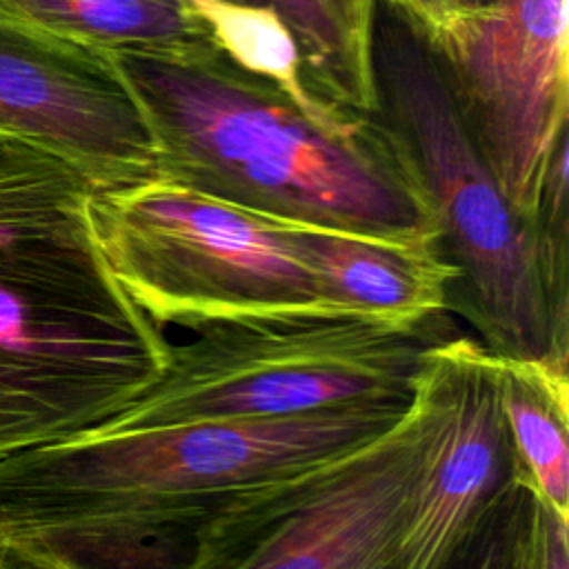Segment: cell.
<instances>
[{"mask_svg": "<svg viewBox=\"0 0 569 569\" xmlns=\"http://www.w3.org/2000/svg\"><path fill=\"white\" fill-rule=\"evenodd\" d=\"M411 400L289 420L89 429L0 460V536L60 569H187L238 493L393 427Z\"/></svg>", "mask_w": 569, "mask_h": 569, "instance_id": "obj_1", "label": "cell"}, {"mask_svg": "<svg viewBox=\"0 0 569 569\" xmlns=\"http://www.w3.org/2000/svg\"><path fill=\"white\" fill-rule=\"evenodd\" d=\"M93 184L0 138V460L100 427L169 360L167 331L111 276Z\"/></svg>", "mask_w": 569, "mask_h": 569, "instance_id": "obj_2", "label": "cell"}, {"mask_svg": "<svg viewBox=\"0 0 569 569\" xmlns=\"http://www.w3.org/2000/svg\"><path fill=\"white\" fill-rule=\"evenodd\" d=\"M118 62L153 133L156 176L282 222L438 236L411 153L387 122L329 127L222 53Z\"/></svg>", "mask_w": 569, "mask_h": 569, "instance_id": "obj_3", "label": "cell"}, {"mask_svg": "<svg viewBox=\"0 0 569 569\" xmlns=\"http://www.w3.org/2000/svg\"><path fill=\"white\" fill-rule=\"evenodd\" d=\"M371 60L380 113L411 153L456 269L449 311L469 320L489 353L567 371L569 309L551 296L538 227L505 198L440 56L389 0L376 4Z\"/></svg>", "mask_w": 569, "mask_h": 569, "instance_id": "obj_4", "label": "cell"}, {"mask_svg": "<svg viewBox=\"0 0 569 569\" xmlns=\"http://www.w3.org/2000/svg\"><path fill=\"white\" fill-rule=\"evenodd\" d=\"M96 244L158 327L356 318L336 309L284 222L151 176L89 196Z\"/></svg>", "mask_w": 569, "mask_h": 569, "instance_id": "obj_5", "label": "cell"}, {"mask_svg": "<svg viewBox=\"0 0 569 569\" xmlns=\"http://www.w3.org/2000/svg\"><path fill=\"white\" fill-rule=\"evenodd\" d=\"M447 313L416 327L365 318L222 322L171 342L156 382L96 429L269 422L365 400H411Z\"/></svg>", "mask_w": 569, "mask_h": 569, "instance_id": "obj_6", "label": "cell"}, {"mask_svg": "<svg viewBox=\"0 0 569 569\" xmlns=\"http://www.w3.org/2000/svg\"><path fill=\"white\" fill-rule=\"evenodd\" d=\"M431 407L420 385L385 433L231 498L187 569H400Z\"/></svg>", "mask_w": 569, "mask_h": 569, "instance_id": "obj_7", "label": "cell"}, {"mask_svg": "<svg viewBox=\"0 0 569 569\" xmlns=\"http://www.w3.org/2000/svg\"><path fill=\"white\" fill-rule=\"evenodd\" d=\"M567 0H493L427 38L505 198L533 224L567 138Z\"/></svg>", "mask_w": 569, "mask_h": 569, "instance_id": "obj_8", "label": "cell"}, {"mask_svg": "<svg viewBox=\"0 0 569 569\" xmlns=\"http://www.w3.org/2000/svg\"><path fill=\"white\" fill-rule=\"evenodd\" d=\"M0 138L60 158L96 191L158 173L149 120L118 58L2 16Z\"/></svg>", "mask_w": 569, "mask_h": 569, "instance_id": "obj_9", "label": "cell"}, {"mask_svg": "<svg viewBox=\"0 0 569 569\" xmlns=\"http://www.w3.org/2000/svg\"><path fill=\"white\" fill-rule=\"evenodd\" d=\"M420 385L431 429L400 538V569H442L525 476L498 400L496 356L451 333L429 347Z\"/></svg>", "mask_w": 569, "mask_h": 569, "instance_id": "obj_10", "label": "cell"}, {"mask_svg": "<svg viewBox=\"0 0 569 569\" xmlns=\"http://www.w3.org/2000/svg\"><path fill=\"white\" fill-rule=\"evenodd\" d=\"M284 224L325 298L342 313L416 327L449 311L456 269L442 251L440 236L378 238Z\"/></svg>", "mask_w": 569, "mask_h": 569, "instance_id": "obj_11", "label": "cell"}, {"mask_svg": "<svg viewBox=\"0 0 569 569\" xmlns=\"http://www.w3.org/2000/svg\"><path fill=\"white\" fill-rule=\"evenodd\" d=\"M0 16L116 58L193 60L220 53L180 0H0Z\"/></svg>", "mask_w": 569, "mask_h": 569, "instance_id": "obj_12", "label": "cell"}, {"mask_svg": "<svg viewBox=\"0 0 569 569\" xmlns=\"http://www.w3.org/2000/svg\"><path fill=\"white\" fill-rule=\"evenodd\" d=\"M505 427L533 493L569 516V376L545 362L496 356Z\"/></svg>", "mask_w": 569, "mask_h": 569, "instance_id": "obj_13", "label": "cell"}, {"mask_svg": "<svg viewBox=\"0 0 569 569\" xmlns=\"http://www.w3.org/2000/svg\"><path fill=\"white\" fill-rule=\"evenodd\" d=\"M180 2L207 27L216 49L224 58L276 87L307 116L329 127H349L367 118L342 111L316 96L307 80L300 47L273 9L244 0Z\"/></svg>", "mask_w": 569, "mask_h": 569, "instance_id": "obj_14", "label": "cell"}, {"mask_svg": "<svg viewBox=\"0 0 569 569\" xmlns=\"http://www.w3.org/2000/svg\"><path fill=\"white\" fill-rule=\"evenodd\" d=\"M273 9L291 29L307 80L325 102L367 118L380 116L373 62L347 36L331 0H244Z\"/></svg>", "mask_w": 569, "mask_h": 569, "instance_id": "obj_15", "label": "cell"}, {"mask_svg": "<svg viewBox=\"0 0 569 569\" xmlns=\"http://www.w3.org/2000/svg\"><path fill=\"white\" fill-rule=\"evenodd\" d=\"M536 493L520 476L442 569H522Z\"/></svg>", "mask_w": 569, "mask_h": 569, "instance_id": "obj_16", "label": "cell"}, {"mask_svg": "<svg viewBox=\"0 0 569 569\" xmlns=\"http://www.w3.org/2000/svg\"><path fill=\"white\" fill-rule=\"evenodd\" d=\"M527 569H569V516L536 496Z\"/></svg>", "mask_w": 569, "mask_h": 569, "instance_id": "obj_17", "label": "cell"}, {"mask_svg": "<svg viewBox=\"0 0 569 569\" xmlns=\"http://www.w3.org/2000/svg\"><path fill=\"white\" fill-rule=\"evenodd\" d=\"M331 4L356 49L371 60V27L378 0H331Z\"/></svg>", "mask_w": 569, "mask_h": 569, "instance_id": "obj_18", "label": "cell"}, {"mask_svg": "<svg viewBox=\"0 0 569 569\" xmlns=\"http://www.w3.org/2000/svg\"><path fill=\"white\" fill-rule=\"evenodd\" d=\"M393 2L402 13H407L420 31L433 40L456 16L458 7L453 0H389Z\"/></svg>", "mask_w": 569, "mask_h": 569, "instance_id": "obj_19", "label": "cell"}, {"mask_svg": "<svg viewBox=\"0 0 569 569\" xmlns=\"http://www.w3.org/2000/svg\"><path fill=\"white\" fill-rule=\"evenodd\" d=\"M0 569H60L29 547L0 536Z\"/></svg>", "mask_w": 569, "mask_h": 569, "instance_id": "obj_20", "label": "cell"}, {"mask_svg": "<svg viewBox=\"0 0 569 569\" xmlns=\"http://www.w3.org/2000/svg\"><path fill=\"white\" fill-rule=\"evenodd\" d=\"M453 2H456L458 9H476V7H485L493 0H453Z\"/></svg>", "mask_w": 569, "mask_h": 569, "instance_id": "obj_21", "label": "cell"}, {"mask_svg": "<svg viewBox=\"0 0 569 569\" xmlns=\"http://www.w3.org/2000/svg\"><path fill=\"white\" fill-rule=\"evenodd\" d=\"M531 525H533V522H531ZM527 551H529V549H527ZM522 569H527V558H525V565H522Z\"/></svg>", "mask_w": 569, "mask_h": 569, "instance_id": "obj_22", "label": "cell"}]
</instances>
